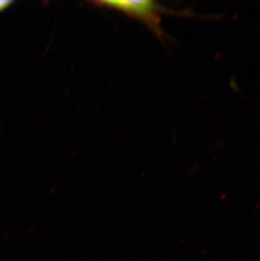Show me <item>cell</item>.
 <instances>
[{
  "instance_id": "cell-1",
  "label": "cell",
  "mask_w": 260,
  "mask_h": 261,
  "mask_svg": "<svg viewBox=\"0 0 260 261\" xmlns=\"http://www.w3.org/2000/svg\"><path fill=\"white\" fill-rule=\"evenodd\" d=\"M96 5L120 10L129 16L142 20L153 31L160 33V13L163 11V8L154 1H101Z\"/></svg>"
},
{
  "instance_id": "cell-2",
  "label": "cell",
  "mask_w": 260,
  "mask_h": 261,
  "mask_svg": "<svg viewBox=\"0 0 260 261\" xmlns=\"http://www.w3.org/2000/svg\"><path fill=\"white\" fill-rule=\"evenodd\" d=\"M12 2L11 1H0V11L5 10L9 5H11Z\"/></svg>"
}]
</instances>
